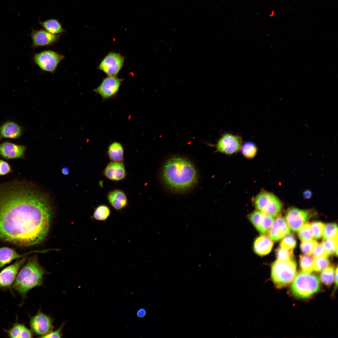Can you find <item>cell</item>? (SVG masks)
<instances>
[{"mask_svg": "<svg viewBox=\"0 0 338 338\" xmlns=\"http://www.w3.org/2000/svg\"><path fill=\"white\" fill-rule=\"evenodd\" d=\"M310 225L313 237L316 239L320 238L323 234L324 224L320 221H315Z\"/></svg>", "mask_w": 338, "mask_h": 338, "instance_id": "obj_34", "label": "cell"}, {"mask_svg": "<svg viewBox=\"0 0 338 338\" xmlns=\"http://www.w3.org/2000/svg\"><path fill=\"white\" fill-rule=\"evenodd\" d=\"M63 324L57 330L54 331H52L49 333L40 337L42 338H60L61 337V331L63 328Z\"/></svg>", "mask_w": 338, "mask_h": 338, "instance_id": "obj_40", "label": "cell"}, {"mask_svg": "<svg viewBox=\"0 0 338 338\" xmlns=\"http://www.w3.org/2000/svg\"><path fill=\"white\" fill-rule=\"evenodd\" d=\"M309 216L308 212L306 211L291 208L286 213L285 220L289 228L293 231L298 232L305 224Z\"/></svg>", "mask_w": 338, "mask_h": 338, "instance_id": "obj_14", "label": "cell"}, {"mask_svg": "<svg viewBox=\"0 0 338 338\" xmlns=\"http://www.w3.org/2000/svg\"><path fill=\"white\" fill-rule=\"evenodd\" d=\"M314 258L309 255H301L300 256V265L303 272L310 273L314 270Z\"/></svg>", "mask_w": 338, "mask_h": 338, "instance_id": "obj_27", "label": "cell"}, {"mask_svg": "<svg viewBox=\"0 0 338 338\" xmlns=\"http://www.w3.org/2000/svg\"><path fill=\"white\" fill-rule=\"evenodd\" d=\"M334 280L335 281V283L336 285V286H337L338 284V268L337 267L336 269L335 270V274Z\"/></svg>", "mask_w": 338, "mask_h": 338, "instance_id": "obj_43", "label": "cell"}, {"mask_svg": "<svg viewBox=\"0 0 338 338\" xmlns=\"http://www.w3.org/2000/svg\"><path fill=\"white\" fill-rule=\"evenodd\" d=\"M49 198L30 182L0 184V243L28 247L40 243L49 231Z\"/></svg>", "mask_w": 338, "mask_h": 338, "instance_id": "obj_1", "label": "cell"}, {"mask_svg": "<svg viewBox=\"0 0 338 338\" xmlns=\"http://www.w3.org/2000/svg\"><path fill=\"white\" fill-rule=\"evenodd\" d=\"M110 213L109 207L105 205L102 204L98 206L95 208L93 217L96 220L105 221L110 216Z\"/></svg>", "mask_w": 338, "mask_h": 338, "instance_id": "obj_28", "label": "cell"}, {"mask_svg": "<svg viewBox=\"0 0 338 338\" xmlns=\"http://www.w3.org/2000/svg\"><path fill=\"white\" fill-rule=\"evenodd\" d=\"M276 255L278 260H284L293 259L294 256L293 250L280 246L276 250Z\"/></svg>", "mask_w": 338, "mask_h": 338, "instance_id": "obj_36", "label": "cell"}, {"mask_svg": "<svg viewBox=\"0 0 338 338\" xmlns=\"http://www.w3.org/2000/svg\"><path fill=\"white\" fill-rule=\"evenodd\" d=\"M160 178L167 189L181 194L192 190L197 185L199 178L197 168L192 161L176 155L169 156L164 161Z\"/></svg>", "mask_w": 338, "mask_h": 338, "instance_id": "obj_2", "label": "cell"}, {"mask_svg": "<svg viewBox=\"0 0 338 338\" xmlns=\"http://www.w3.org/2000/svg\"><path fill=\"white\" fill-rule=\"evenodd\" d=\"M273 245V241L266 235H262L258 237L253 244V249L257 255L263 256L270 252Z\"/></svg>", "mask_w": 338, "mask_h": 338, "instance_id": "obj_20", "label": "cell"}, {"mask_svg": "<svg viewBox=\"0 0 338 338\" xmlns=\"http://www.w3.org/2000/svg\"><path fill=\"white\" fill-rule=\"evenodd\" d=\"M104 176L113 181L124 179L126 176L125 167L122 162L112 161L106 166L103 172Z\"/></svg>", "mask_w": 338, "mask_h": 338, "instance_id": "obj_18", "label": "cell"}, {"mask_svg": "<svg viewBox=\"0 0 338 338\" xmlns=\"http://www.w3.org/2000/svg\"><path fill=\"white\" fill-rule=\"evenodd\" d=\"M61 34H52L45 30H36L32 28L31 48L34 49L40 47L51 45L58 41Z\"/></svg>", "mask_w": 338, "mask_h": 338, "instance_id": "obj_12", "label": "cell"}, {"mask_svg": "<svg viewBox=\"0 0 338 338\" xmlns=\"http://www.w3.org/2000/svg\"><path fill=\"white\" fill-rule=\"evenodd\" d=\"M11 172V167L8 163L0 159V176L6 175Z\"/></svg>", "mask_w": 338, "mask_h": 338, "instance_id": "obj_39", "label": "cell"}, {"mask_svg": "<svg viewBox=\"0 0 338 338\" xmlns=\"http://www.w3.org/2000/svg\"><path fill=\"white\" fill-rule=\"evenodd\" d=\"M242 144L243 139L240 136L231 133L223 134L215 145L207 143L208 146H215L216 152L227 155H231L238 152L240 150Z\"/></svg>", "mask_w": 338, "mask_h": 338, "instance_id": "obj_7", "label": "cell"}, {"mask_svg": "<svg viewBox=\"0 0 338 338\" xmlns=\"http://www.w3.org/2000/svg\"><path fill=\"white\" fill-rule=\"evenodd\" d=\"M243 155L246 158L251 159L256 155L258 148L255 144L251 141H247L243 143L240 150Z\"/></svg>", "mask_w": 338, "mask_h": 338, "instance_id": "obj_26", "label": "cell"}, {"mask_svg": "<svg viewBox=\"0 0 338 338\" xmlns=\"http://www.w3.org/2000/svg\"><path fill=\"white\" fill-rule=\"evenodd\" d=\"M25 150V146L23 145L9 142L0 144V155L6 159L23 158Z\"/></svg>", "mask_w": 338, "mask_h": 338, "instance_id": "obj_17", "label": "cell"}, {"mask_svg": "<svg viewBox=\"0 0 338 338\" xmlns=\"http://www.w3.org/2000/svg\"><path fill=\"white\" fill-rule=\"evenodd\" d=\"M108 155L112 161L122 162L124 158V149L120 142L115 141L109 145Z\"/></svg>", "mask_w": 338, "mask_h": 338, "instance_id": "obj_24", "label": "cell"}, {"mask_svg": "<svg viewBox=\"0 0 338 338\" xmlns=\"http://www.w3.org/2000/svg\"><path fill=\"white\" fill-rule=\"evenodd\" d=\"M62 172L63 174L67 175L69 174V171L67 167H64L62 169Z\"/></svg>", "mask_w": 338, "mask_h": 338, "instance_id": "obj_44", "label": "cell"}, {"mask_svg": "<svg viewBox=\"0 0 338 338\" xmlns=\"http://www.w3.org/2000/svg\"><path fill=\"white\" fill-rule=\"evenodd\" d=\"M146 314V311L145 309L143 308H141L137 312V316L139 317H144Z\"/></svg>", "mask_w": 338, "mask_h": 338, "instance_id": "obj_41", "label": "cell"}, {"mask_svg": "<svg viewBox=\"0 0 338 338\" xmlns=\"http://www.w3.org/2000/svg\"><path fill=\"white\" fill-rule=\"evenodd\" d=\"M286 222L282 216H277L268 231V236L273 241H279L290 233Z\"/></svg>", "mask_w": 338, "mask_h": 338, "instance_id": "obj_16", "label": "cell"}, {"mask_svg": "<svg viewBox=\"0 0 338 338\" xmlns=\"http://www.w3.org/2000/svg\"><path fill=\"white\" fill-rule=\"evenodd\" d=\"M123 79L117 76H107L93 91L99 94L103 100L115 98L117 96Z\"/></svg>", "mask_w": 338, "mask_h": 338, "instance_id": "obj_10", "label": "cell"}, {"mask_svg": "<svg viewBox=\"0 0 338 338\" xmlns=\"http://www.w3.org/2000/svg\"><path fill=\"white\" fill-rule=\"evenodd\" d=\"M125 57L120 53L109 52L101 61L98 69L107 76H115L122 68Z\"/></svg>", "mask_w": 338, "mask_h": 338, "instance_id": "obj_9", "label": "cell"}, {"mask_svg": "<svg viewBox=\"0 0 338 338\" xmlns=\"http://www.w3.org/2000/svg\"><path fill=\"white\" fill-rule=\"evenodd\" d=\"M249 218L257 230L263 234L268 232L274 220L273 216L257 210L251 213Z\"/></svg>", "mask_w": 338, "mask_h": 338, "instance_id": "obj_15", "label": "cell"}, {"mask_svg": "<svg viewBox=\"0 0 338 338\" xmlns=\"http://www.w3.org/2000/svg\"><path fill=\"white\" fill-rule=\"evenodd\" d=\"M320 280L314 274L300 272L295 276L291 285V291L296 297L306 299L318 292Z\"/></svg>", "mask_w": 338, "mask_h": 338, "instance_id": "obj_4", "label": "cell"}, {"mask_svg": "<svg viewBox=\"0 0 338 338\" xmlns=\"http://www.w3.org/2000/svg\"><path fill=\"white\" fill-rule=\"evenodd\" d=\"M30 325L34 333L42 336L49 333L53 329L51 318L40 311L31 318Z\"/></svg>", "mask_w": 338, "mask_h": 338, "instance_id": "obj_11", "label": "cell"}, {"mask_svg": "<svg viewBox=\"0 0 338 338\" xmlns=\"http://www.w3.org/2000/svg\"><path fill=\"white\" fill-rule=\"evenodd\" d=\"M312 256L314 258L328 257V255L323 248L321 243H317L312 253Z\"/></svg>", "mask_w": 338, "mask_h": 338, "instance_id": "obj_38", "label": "cell"}, {"mask_svg": "<svg viewBox=\"0 0 338 338\" xmlns=\"http://www.w3.org/2000/svg\"><path fill=\"white\" fill-rule=\"evenodd\" d=\"M317 242L315 240L302 242L300 245V248L302 252L307 255L311 254L317 244Z\"/></svg>", "mask_w": 338, "mask_h": 338, "instance_id": "obj_37", "label": "cell"}, {"mask_svg": "<svg viewBox=\"0 0 338 338\" xmlns=\"http://www.w3.org/2000/svg\"><path fill=\"white\" fill-rule=\"evenodd\" d=\"M64 56L51 50H45L35 54L33 57L34 63L44 71L54 73Z\"/></svg>", "mask_w": 338, "mask_h": 338, "instance_id": "obj_8", "label": "cell"}, {"mask_svg": "<svg viewBox=\"0 0 338 338\" xmlns=\"http://www.w3.org/2000/svg\"><path fill=\"white\" fill-rule=\"evenodd\" d=\"M21 254L14 249L6 247L0 248V269L15 259L25 257L33 252Z\"/></svg>", "mask_w": 338, "mask_h": 338, "instance_id": "obj_21", "label": "cell"}, {"mask_svg": "<svg viewBox=\"0 0 338 338\" xmlns=\"http://www.w3.org/2000/svg\"><path fill=\"white\" fill-rule=\"evenodd\" d=\"M10 338H32L33 334L30 330L24 325L16 323L8 330H6Z\"/></svg>", "mask_w": 338, "mask_h": 338, "instance_id": "obj_23", "label": "cell"}, {"mask_svg": "<svg viewBox=\"0 0 338 338\" xmlns=\"http://www.w3.org/2000/svg\"><path fill=\"white\" fill-rule=\"evenodd\" d=\"M321 243L328 255L333 254L338 249V238L324 239Z\"/></svg>", "mask_w": 338, "mask_h": 338, "instance_id": "obj_31", "label": "cell"}, {"mask_svg": "<svg viewBox=\"0 0 338 338\" xmlns=\"http://www.w3.org/2000/svg\"><path fill=\"white\" fill-rule=\"evenodd\" d=\"M335 270L332 266L327 267L322 272L320 276L321 282L327 285H331L334 280Z\"/></svg>", "mask_w": 338, "mask_h": 338, "instance_id": "obj_30", "label": "cell"}, {"mask_svg": "<svg viewBox=\"0 0 338 338\" xmlns=\"http://www.w3.org/2000/svg\"><path fill=\"white\" fill-rule=\"evenodd\" d=\"M21 128L13 122H8L4 124L0 128V135L3 137L14 138L21 134Z\"/></svg>", "mask_w": 338, "mask_h": 338, "instance_id": "obj_22", "label": "cell"}, {"mask_svg": "<svg viewBox=\"0 0 338 338\" xmlns=\"http://www.w3.org/2000/svg\"><path fill=\"white\" fill-rule=\"evenodd\" d=\"M298 232V237L302 242L309 241L313 239V237L309 223H305Z\"/></svg>", "mask_w": 338, "mask_h": 338, "instance_id": "obj_32", "label": "cell"}, {"mask_svg": "<svg viewBox=\"0 0 338 338\" xmlns=\"http://www.w3.org/2000/svg\"><path fill=\"white\" fill-rule=\"evenodd\" d=\"M304 195L305 197L308 198L311 197L312 193L310 191L307 190L304 192Z\"/></svg>", "mask_w": 338, "mask_h": 338, "instance_id": "obj_42", "label": "cell"}, {"mask_svg": "<svg viewBox=\"0 0 338 338\" xmlns=\"http://www.w3.org/2000/svg\"><path fill=\"white\" fill-rule=\"evenodd\" d=\"M26 257L17 260L0 272V288H8L13 284L20 268L26 260Z\"/></svg>", "mask_w": 338, "mask_h": 338, "instance_id": "obj_13", "label": "cell"}, {"mask_svg": "<svg viewBox=\"0 0 338 338\" xmlns=\"http://www.w3.org/2000/svg\"><path fill=\"white\" fill-rule=\"evenodd\" d=\"M44 273L37 257L31 258L18 272L11 288L23 298L31 289L42 285Z\"/></svg>", "mask_w": 338, "mask_h": 338, "instance_id": "obj_3", "label": "cell"}, {"mask_svg": "<svg viewBox=\"0 0 338 338\" xmlns=\"http://www.w3.org/2000/svg\"><path fill=\"white\" fill-rule=\"evenodd\" d=\"M296 240L294 235L290 233L285 235L280 244V247L293 249L296 245Z\"/></svg>", "mask_w": 338, "mask_h": 338, "instance_id": "obj_33", "label": "cell"}, {"mask_svg": "<svg viewBox=\"0 0 338 338\" xmlns=\"http://www.w3.org/2000/svg\"><path fill=\"white\" fill-rule=\"evenodd\" d=\"M296 264L293 259L275 261L271 266V276L276 288L280 289L290 284L296 275Z\"/></svg>", "mask_w": 338, "mask_h": 338, "instance_id": "obj_5", "label": "cell"}, {"mask_svg": "<svg viewBox=\"0 0 338 338\" xmlns=\"http://www.w3.org/2000/svg\"><path fill=\"white\" fill-rule=\"evenodd\" d=\"M323 238L324 239L338 238V227L335 223H330L324 226Z\"/></svg>", "mask_w": 338, "mask_h": 338, "instance_id": "obj_29", "label": "cell"}, {"mask_svg": "<svg viewBox=\"0 0 338 338\" xmlns=\"http://www.w3.org/2000/svg\"><path fill=\"white\" fill-rule=\"evenodd\" d=\"M40 25L47 31L55 34H61L65 32L62 25L58 20L51 19L39 21Z\"/></svg>", "mask_w": 338, "mask_h": 338, "instance_id": "obj_25", "label": "cell"}, {"mask_svg": "<svg viewBox=\"0 0 338 338\" xmlns=\"http://www.w3.org/2000/svg\"><path fill=\"white\" fill-rule=\"evenodd\" d=\"M253 203L257 210L273 217L277 215L282 208L279 199L272 193L265 191L255 197Z\"/></svg>", "mask_w": 338, "mask_h": 338, "instance_id": "obj_6", "label": "cell"}, {"mask_svg": "<svg viewBox=\"0 0 338 338\" xmlns=\"http://www.w3.org/2000/svg\"><path fill=\"white\" fill-rule=\"evenodd\" d=\"M328 257H321L314 258V270L316 272H320L328 267L330 262Z\"/></svg>", "mask_w": 338, "mask_h": 338, "instance_id": "obj_35", "label": "cell"}, {"mask_svg": "<svg viewBox=\"0 0 338 338\" xmlns=\"http://www.w3.org/2000/svg\"><path fill=\"white\" fill-rule=\"evenodd\" d=\"M107 198L110 205L116 210L123 209L128 203L126 194L120 189H115L110 192L107 195Z\"/></svg>", "mask_w": 338, "mask_h": 338, "instance_id": "obj_19", "label": "cell"}]
</instances>
